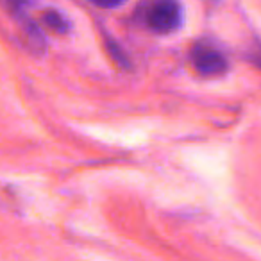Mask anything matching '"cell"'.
Here are the masks:
<instances>
[{"instance_id":"cell-1","label":"cell","mask_w":261,"mask_h":261,"mask_svg":"<svg viewBox=\"0 0 261 261\" xmlns=\"http://www.w3.org/2000/svg\"><path fill=\"white\" fill-rule=\"evenodd\" d=\"M142 22L154 33H174L182 25V6L179 0H145L142 4Z\"/></svg>"},{"instance_id":"cell-2","label":"cell","mask_w":261,"mask_h":261,"mask_svg":"<svg viewBox=\"0 0 261 261\" xmlns=\"http://www.w3.org/2000/svg\"><path fill=\"white\" fill-rule=\"evenodd\" d=\"M192 63L202 75H218L227 70V59L217 47L207 43H197L192 48Z\"/></svg>"},{"instance_id":"cell-3","label":"cell","mask_w":261,"mask_h":261,"mask_svg":"<svg viewBox=\"0 0 261 261\" xmlns=\"http://www.w3.org/2000/svg\"><path fill=\"white\" fill-rule=\"evenodd\" d=\"M43 22L45 25L48 27V29L56 31V33H66L70 27L68 20L65 18V16L61 15V13L58 11H47L43 15Z\"/></svg>"},{"instance_id":"cell-4","label":"cell","mask_w":261,"mask_h":261,"mask_svg":"<svg viewBox=\"0 0 261 261\" xmlns=\"http://www.w3.org/2000/svg\"><path fill=\"white\" fill-rule=\"evenodd\" d=\"M95 6H100V8H116L123 2V0H90Z\"/></svg>"},{"instance_id":"cell-5","label":"cell","mask_w":261,"mask_h":261,"mask_svg":"<svg viewBox=\"0 0 261 261\" xmlns=\"http://www.w3.org/2000/svg\"><path fill=\"white\" fill-rule=\"evenodd\" d=\"M6 4L11 8V11L15 13V15H20V13H22L23 0H6Z\"/></svg>"},{"instance_id":"cell-6","label":"cell","mask_w":261,"mask_h":261,"mask_svg":"<svg viewBox=\"0 0 261 261\" xmlns=\"http://www.w3.org/2000/svg\"><path fill=\"white\" fill-rule=\"evenodd\" d=\"M252 59H254V63H256V65L261 68V50H257L256 54L252 56Z\"/></svg>"}]
</instances>
